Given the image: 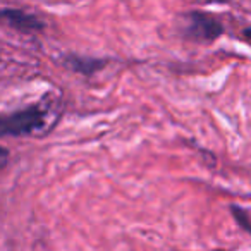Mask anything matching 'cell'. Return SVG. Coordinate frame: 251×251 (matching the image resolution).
<instances>
[{"label":"cell","instance_id":"2","mask_svg":"<svg viewBox=\"0 0 251 251\" xmlns=\"http://www.w3.org/2000/svg\"><path fill=\"white\" fill-rule=\"evenodd\" d=\"M181 18V35L182 38L189 40V42L212 43L226 33L220 18L213 12L193 9V11L182 12Z\"/></svg>","mask_w":251,"mask_h":251},{"label":"cell","instance_id":"1","mask_svg":"<svg viewBox=\"0 0 251 251\" xmlns=\"http://www.w3.org/2000/svg\"><path fill=\"white\" fill-rule=\"evenodd\" d=\"M50 115V107L47 101H35L14 112L4 114L0 119V136L23 138L40 133L45 127Z\"/></svg>","mask_w":251,"mask_h":251},{"label":"cell","instance_id":"7","mask_svg":"<svg viewBox=\"0 0 251 251\" xmlns=\"http://www.w3.org/2000/svg\"><path fill=\"white\" fill-rule=\"evenodd\" d=\"M241 36H243L244 43H248V45L251 47V26H246V28H243V31H241Z\"/></svg>","mask_w":251,"mask_h":251},{"label":"cell","instance_id":"3","mask_svg":"<svg viewBox=\"0 0 251 251\" xmlns=\"http://www.w3.org/2000/svg\"><path fill=\"white\" fill-rule=\"evenodd\" d=\"M0 16L4 19V23H7L12 29L25 35H33V33H42L45 29V21L42 18H38L36 14L25 9L18 7H4L0 11Z\"/></svg>","mask_w":251,"mask_h":251},{"label":"cell","instance_id":"5","mask_svg":"<svg viewBox=\"0 0 251 251\" xmlns=\"http://www.w3.org/2000/svg\"><path fill=\"white\" fill-rule=\"evenodd\" d=\"M230 213H232L234 220H236V224L239 226V229H243L244 232H248L251 236V215L248 210H244L241 205H230L229 206Z\"/></svg>","mask_w":251,"mask_h":251},{"label":"cell","instance_id":"6","mask_svg":"<svg viewBox=\"0 0 251 251\" xmlns=\"http://www.w3.org/2000/svg\"><path fill=\"white\" fill-rule=\"evenodd\" d=\"M0 157H2L0 158V167L5 169L7 167V160H9V150L5 147L0 148Z\"/></svg>","mask_w":251,"mask_h":251},{"label":"cell","instance_id":"4","mask_svg":"<svg viewBox=\"0 0 251 251\" xmlns=\"http://www.w3.org/2000/svg\"><path fill=\"white\" fill-rule=\"evenodd\" d=\"M60 60L67 69H71L73 73L83 74V76H93L108 64V59H105V57H91L81 55V53H64Z\"/></svg>","mask_w":251,"mask_h":251}]
</instances>
